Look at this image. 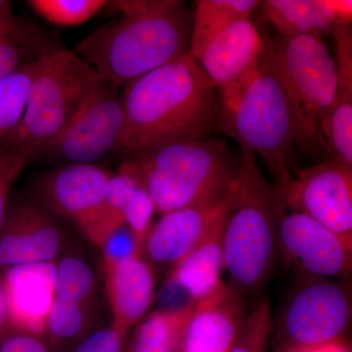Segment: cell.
Wrapping results in <instances>:
<instances>
[{
    "mask_svg": "<svg viewBox=\"0 0 352 352\" xmlns=\"http://www.w3.org/2000/svg\"><path fill=\"white\" fill-rule=\"evenodd\" d=\"M0 352H51L45 340L10 330L0 340Z\"/></svg>",
    "mask_w": 352,
    "mask_h": 352,
    "instance_id": "obj_34",
    "label": "cell"
},
{
    "mask_svg": "<svg viewBox=\"0 0 352 352\" xmlns=\"http://www.w3.org/2000/svg\"><path fill=\"white\" fill-rule=\"evenodd\" d=\"M11 330L45 340L55 298L56 261L24 264L2 272Z\"/></svg>",
    "mask_w": 352,
    "mask_h": 352,
    "instance_id": "obj_17",
    "label": "cell"
},
{
    "mask_svg": "<svg viewBox=\"0 0 352 352\" xmlns=\"http://www.w3.org/2000/svg\"><path fill=\"white\" fill-rule=\"evenodd\" d=\"M111 325L124 337L147 315L156 298V273L142 256L117 263H103Z\"/></svg>",
    "mask_w": 352,
    "mask_h": 352,
    "instance_id": "obj_19",
    "label": "cell"
},
{
    "mask_svg": "<svg viewBox=\"0 0 352 352\" xmlns=\"http://www.w3.org/2000/svg\"><path fill=\"white\" fill-rule=\"evenodd\" d=\"M41 17L60 27H75L94 17L107 6L105 0H31L27 1Z\"/></svg>",
    "mask_w": 352,
    "mask_h": 352,
    "instance_id": "obj_28",
    "label": "cell"
},
{
    "mask_svg": "<svg viewBox=\"0 0 352 352\" xmlns=\"http://www.w3.org/2000/svg\"><path fill=\"white\" fill-rule=\"evenodd\" d=\"M41 59L0 80V156L6 153L24 115L28 92L38 73Z\"/></svg>",
    "mask_w": 352,
    "mask_h": 352,
    "instance_id": "obj_26",
    "label": "cell"
},
{
    "mask_svg": "<svg viewBox=\"0 0 352 352\" xmlns=\"http://www.w3.org/2000/svg\"><path fill=\"white\" fill-rule=\"evenodd\" d=\"M192 20L189 55L198 57L210 39L233 23L247 18L261 6L258 0H197Z\"/></svg>",
    "mask_w": 352,
    "mask_h": 352,
    "instance_id": "obj_24",
    "label": "cell"
},
{
    "mask_svg": "<svg viewBox=\"0 0 352 352\" xmlns=\"http://www.w3.org/2000/svg\"><path fill=\"white\" fill-rule=\"evenodd\" d=\"M267 30L252 18L233 23L208 41L196 61L217 88L226 96L256 68L266 47Z\"/></svg>",
    "mask_w": 352,
    "mask_h": 352,
    "instance_id": "obj_15",
    "label": "cell"
},
{
    "mask_svg": "<svg viewBox=\"0 0 352 352\" xmlns=\"http://www.w3.org/2000/svg\"><path fill=\"white\" fill-rule=\"evenodd\" d=\"M274 331L270 302L264 298L250 314L229 352H270V337Z\"/></svg>",
    "mask_w": 352,
    "mask_h": 352,
    "instance_id": "obj_29",
    "label": "cell"
},
{
    "mask_svg": "<svg viewBox=\"0 0 352 352\" xmlns=\"http://www.w3.org/2000/svg\"><path fill=\"white\" fill-rule=\"evenodd\" d=\"M276 188L286 210L307 215L352 245V168L328 157L296 170Z\"/></svg>",
    "mask_w": 352,
    "mask_h": 352,
    "instance_id": "obj_10",
    "label": "cell"
},
{
    "mask_svg": "<svg viewBox=\"0 0 352 352\" xmlns=\"http://www.w3.org/2000/svg\"><path fill=\"white\" fill-rule=\"evenodd\" d=\"M273 69L288 102L295 144L314 151L324 146L322 122L337 87L335 58L317 34L270 38Z\"/></svg>",
    "mask_w": 352,
    "mask_h": 352,
    "instance_id": "obj_7",
    "label": "cell"
},
{
    "mask_svg": "<svg viewBox=\"0 0 352 352\" xmlns=\"http://www.w3.org/2000/svg\"><path fill=\"white\" fill-rule=\"evenodd\" d=\"M239 163L226 141L210 138L132 152L122 164L145 187L162 215L226 196Z\"/></svg>",
    "mask_w": 352,
    "mask_h": 352,
    "instance_id": "obj_4",
    "label": "cell"
},
{
    "mask_svg": "<svg viewBox=\"0 0 352 352\" xmlns=\"http://www.w3.org/2000/svg\"><path fill=\"white\" fill-rule=\"evenodd\" d=\"M155 212L156 207L154 201L141 183L120 210L124 223L129 226L138 241L142 256L146 238L154 224L153 217Z\"/></svg>",
    "mask_w": 352,
    "mask_h": 352,
    "instance_id": "obj_30",
    "label": "cell"
},
{
    "mask_svg": "<svg viewBox=\"0 0 352 352\" xmlns=\"http://www.w3.org/2000/svg\"><path fill=\"white\" fill-rule=\"evenodd\" d=\"M120 88L98 82L71 122L32 156L31 162L53 168L95 164L120 149L124 126Z\"/></svg>",
    "mask_w": 352,
    "mask_h": 352,
    "instance_id": "obj_9",
    "label": "cell"
},
{
    "mask_svg": "<svg viewBox=\"0 0 352 352\" xmlns=\"http://www.w3.org/2000/svg\"><path fill=\"white\" fill-rule=\"evenodd\" d=\"M279 254L308 277L346 281L352 245L300 212L284 208L278 224Z\"/></svg>",
    "mask_w": 352,
    "mask_h": 352,
    "instance_id": "obj_12",
    "label": "cell"
},
{
    "mask_svg": "<svg viewBox=\"0 0 352 352\" xmlns=\"http://www.w3.org/2000/svg\"><path fill=\"white\" fill-rule=\"evenodd\" d=\"M231 201L232 186L219 200L162 214L146 238L143 258L171 270L226 221Z\"/></svg>",
    "mask_w": 352,
    "mask_h": 352,
    "instance_id": "obj_14",
    "label": "cell"
},
{
    "mask_svg": "<svg viewBox=\"0 0 352 352\" xmlns=\"http://www.w3.org/2000/svg\"><path fill=\"white\" fill-rule=\"evenodd\" d=\"M29 160L22 155L7 152L0 156V226L11 198V189Z\"/></svg>",
    "mask_w": 352,
    "mask_h": 352,
    "instance_id": "obj_32",
    "label": "cell"
},
{
    "mask_svg": "<svg viewBox=\"0 0 352 352\" xmlns=\"http://www.w3.org/2000/svg\"><path fill=\"white\" fill-rule=\"evenodd\" d=\"M66 239L56 215L30 194L14 196L0 226V272L24 264L57 261Z\"/></svg>",
    "mask_w": 352,
    "mask_h": 352,
    "instance_id": "obj_11",
    "label": "cell"
},
{
    "mask_svg": "<svg viewBox=\"0 0 352 352\" xmlns=\"http://www.w3.org/2000/svg\"><path fill=\"white\" fill-rule=\"evenodd\" d=\"M244 298L229 284L197 302L179 352H229L245 318Z\"/></svg>",
    "mask_w": 352,
    "mask_h": 352,
    "instance_id": "obj_18",
    "label": "cell"
},
{
    "mask_svg": "<svg viewBox=\"0 0 352 352\" xmlns=\"http://www.w3.org/2000/svg\"><path fill=\"white\" fill-rule=\"evenodd\" d=\"M264 17L284 38L317 34L323 38L340 25H351L340 17L333 0H266Z\"/></svg>",
    "mask_w": 352,
    "mask_h": 352,
    "instance_id": "obj_21",
    "label": "cell"
},
{
    "mask_svg": "<svg viewBox=\"0 0 352 352\" xmlns=\"http://www.w3.org/2000/svg\"><path fill=\"white\" fill-rule=\"evenodd\" d=\"M10 327V316H9L8 300L6 286H4L3 276L0 272V340L6 335Z\"/></svg>",
    "mask_w": 352,
    "mask_h": 352,
    "instance_id": "obj_35",
    "label": "cell"
},
{
    "mask_svg": "<svg viewBox=\"0 0 352 352\" xmlns=\"http://www.w3.org/2000/svg\"><path fill=\"white\" fill-rule=\"evenodd\" d=\"M226 221L220 224L196 249L190 252L170 270L157 293V308L166 311L195 305L212 296L226 282L223 232Z\"/></svg>",
    "mask_w": 352,
    "mask_h": 352,
    "instance_id": "obj_16",
    "label": "cell"
},
{
    "mask_svg": "<svg viewBox=\"0 0 352 352\" xmlns=\"http://www.w3.org/2000/svg\"><path fill=\"white\" fill-rule=\"evenodd\" d=\"M335 38L337 87L323 122L322 134L328 157L352 168V36L351 25H340Z\"/></svg>",
    "mask_w": 352,
    "mask_h": 352,
    "instance_id": "obj_20",
    "label": "cell"
},
{
    "mask_svg": "<svg viewBox=\"0 0 352 352\" xmlns=\"http://www.w3.org/2000/svg\"><path fill=\"white\" fill-rule=\"evenodd\" d=\"M111 173L97 164L56 166L36 178L30 195L82 232L105 208L104 191Z\"/></svg>",
    "mask_w": 352,
    "mask_h": 352,
    "instance_id": "obj_13",
    "label": "cell"
},
{
    "mask_svg": "<svg viewBox=\"0 0 352 352\" xmlns=\"http://www.w3.org/2000/svg\"><path fill=\"white\" fill-rule=\"evenodd\" d=\"M217 94L189 54L126 83L120 149L132 153L210 138L219 124Z\"/></svg>",
    "mask_w": 352,
    "mask_h": 352,
    "instance_id": "obj_1",
    "label": "cell"
},
{
    "mask_svg": "<svg viewBox=\"0 0 352 352\" xmlns=\"http://www.w3.org/2000/svg\"><path fill=\"white\" fill-rule=\"evenodd\" d=\"M217 129L259 155L276 186L291 179L293 122L273 69L270 34L256 68L230 94L220 97Z\"/></svg>",
    "mask_w": 352,
    "mask_h": 352,
    "instance_id": "obj_5",
    "label": "cell"
},
{
    "mask_svg": "<svg viewBox=\"0 0 352 352\" xmlns=\"http://www.w3.org/2000/svg\"><path fill=\"white\" fill-rule=\"evenodd\" d=\"M12 4L7 0H0V19H8L14 17Z\"/></svg>",
    "mask_w": 352,
    "mask_h": 352,
    "instance_id": "obj_36",
    "label": "cell"
},
{
    "mask_svg": "<svg viewBox=\"0 0 352 352\" xmlns=\"http://www.w3.org/2000/svg\"><path fill=\"white\" fill-rule=\"evenodd\" d=\"M127 338L112 325L88 333L73 352H122Z\"/></svg>",
    "mask_w": 352,
    "mask_h": 352,
    "instance_id": "obj_33",
    "label": "cell"
},
{
    "mask_svg": "<svg viewBox=\"0 0 352 352\" xmlns=\"http://www.w3.org/2000/svg\"><path fill=\"white\" fill-rule=\"evenodd\" d=\"M97 303L71 302L55 296L48 315L45 340L50 351L67 352L90 333Z\"/></svg>",
    "mask_w": 352,
    "mask_h": 352,
    "instance_id": "obj_25",
    "label": "cell"
},
{
    "mask_svg": "<svg viewBox=\"0 0 352 352\" xmlns=\"http://www.w3.org/2000/svg\"><path fill=\"white\" fill-rule=\"evenodd\" d=\"M194 307L173 311L156 309L146 315L133 328L126 352H179Z\"/></svg>",
    "mask_w": 352,
    "mask_h": 352,
    "instance_id": "obj_23",
    "label": "cell"
},
{
    "mask_svg": "<svg viewBox=\"0 0 352 352\" xmlns=\"http://www.w3.org/2000/svg\"><path fill=\"white\" fill-rule=\"evenodd\" d=\"M55 296L83 303H97L98 284L89 264L76 256L56 261Z\"/></svg>",
    "mask_w": 352,
    "mask_h": 352,
    "instance_id": "obj_27",
    "label": "cell"
},
{
    "mask_svg": "<svg viewBox=\"0 0 352 352\" xmlns=\"http://www.w3.org/2000/svg\"><path fill=\"white\" fill-rule=\"evenodd\" d=\"M351 305L344 280L307 278L282 311L274 352H310L340 342L351 326Z\"/></svg>",
    "mask_w": 352,
    "mask_h": 352,
    "instance_id": "obj_8",
    "label": "cell"
},
{
    "mask_svg": "<svg viewBox=\"0 0 352 352\" xmlns=\"http://www.w3.org/2000/svg\"><path fill=\"white\" fill-rule=\"evenodd\" d=\"M120 19L99 28L74 52L102 82L120 88L190 52L193 12L178 0H115Z\"/></svg>",
    "mask_w": 352,
    "mask_h": 352,
    "instance_id": "obj_2",
    "label": "cell"
},
{
    "mask_svg": "<svg viewBox=\"0 0 352 352\" xmlns=\"http://www.w3.org/2000/svg\"><path fill=\"white\" fill-rule=\"evenodd\" d=\"M100 82L73 50L58 47L41 59L19 126L6 151L29 160L78 113Z\"/></svg>",
    "mask_w": 352,
    "mask_h": 352,
    "instance_id": "obj_6",
    "label": "cell"
},
{
    "mask_svg": "<svg viewBox=\"0 0 352 352\" xmlns=\"http://www.w3.org/2000/svg\"><path fill=\"white\" fill-rule=\"evenodd\" d=\"M103 263H117L126 259L142 256L138 241L126 223L120 224L108 234L101 243Z\"/></svg>",
    "mask_w": 352,
    "mask_h": 352,
    "instance_id": "obj_31",
    "label": "cell"
},
{
    "mask_svg": "<svg viewBox=\"0 0 352 352\" xmlns=\"http://www.w3.org/2000/svg\"><path fill=\"white\" fill-rule=\"evenodd\" d=\"M241 150L224 226L223 254L229 285L244 298L261 289L274 270L284 205L274 183L259 170L256 155L249 148Z\"/></svg>",
    "mask_w": 352,
    "mask_h": 352,
    "instance_id": "obj_3",
    "label": "cell"
},
{
    "mask_svg": "<svg viewBox=\"0 0 352 352\" xmlns=\"http://www.w3.org/2000/svg\"><path fill=\"white\" fill-rule=\"evenodd\" d=\"M58 47L38 28L15 16L0 19V80Z\"/></svg>",
    "mask_w": 352,
    "mask_h": 352,
    "instance_id": "obj_22",
    "label": "cell"
}]
</instances>
